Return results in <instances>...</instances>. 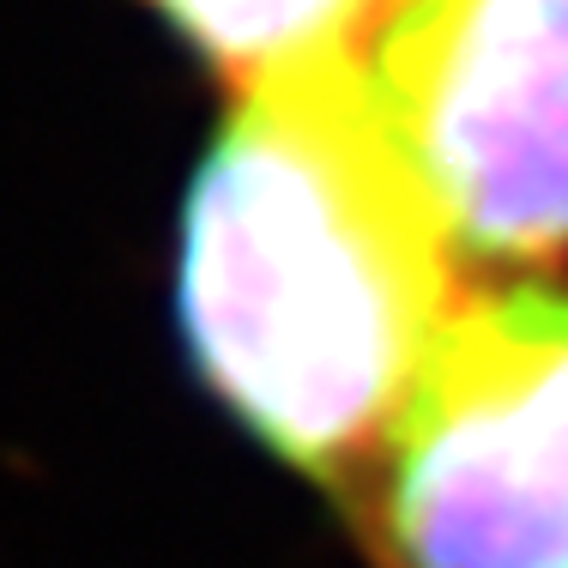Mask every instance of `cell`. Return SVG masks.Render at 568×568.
I'll return each instance as SVG.
<instances>
[{
	"instance_id": "cell-2",
	"label": "cell",
	"mask_w": 568,
	"mask_h": 568,
	"mask_svg": "<svg viewBox=\"0 0 568 568\" xmlns=\"http://www.w3.org/2000/svg\"><path fill=\"white\" fill-rule=\"evenodd\" d=\"M357 496L382 568H568V291L466 296Z\"/></svg>"
},
{
	"instance_id": "cell-3",
	"label": "cell",
	"mask_w": 568,
	"mask_h": 568,
	"mask_svg": "<svg viewBox=\"0 0 568 568\" xmlns=\"http://www.w3.org/2000/svg\"><path fill=\"white\" fill-rule=\"evenodd\" d=\"M369 79L466 261H562L568 0H405Z\"/></svg>"
},
{
	"instance_id": "cell-4",
	"label": "cell",
	"mask_w": 568,
	"mask_h": 568,
	"mask_svg": "<svg viewBox=\"0 0 568 568\" xmlns=\"http://www.w3.org/2000/svg\"><path fill=\"white\" fill-rule=\"evenodd\" d=\"M236 91L327 61H369L405 0H145Z\"/></svg>"
},
{
	"instance_id": "cell-1",
	"label": "cell",
	"mask_w": 568,
	"mask_h": 568,
	"mask_svg": "<svg viewBox=\"0 0 568 568\" xmlns=\"http://www.w3.org/2000/svg\"><path fill=\"white\" fill-rule=\"evenodd\" d=\"M459 261L369 61L261 79L182 200L187 363L278 466L357 496L466 308Z\"/></svg>"
}]
</instances>
